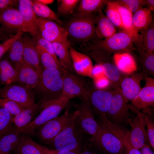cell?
I'll list each match as a JSON object with an SVG mask.
<instances>
[{
  "label": "cell",
  "instance_id": "40",
  "mask_svg": "<svg viewBox=\"0 0 154 154\" xmlns=\"http://www.w3.org/2000/svg\"><path fill=\"white\" fill-rule=\"evenodd\" d=\"M0 106L5 108L13 116L19 114L26 109L14 101L2 98H0Z\"/></svg>",
  "mask_w": 154,
  "mask_h": 154
},
{
  "label": "cell",
  "instance_id": "55",
  "mask_svg": "<svg viewBox=\"0 0 154 154\" xmlns=\"http://www.w3.org/2000/svg\"><path fill=\"white\" fill-rule=\"evenodd\" d=\"M41 3L47 5L52 3L54 1L53 0H38Z\"/></svg>",
  "mask_w": 154,
  "mask_h": 154
},
{
  "label": "cell",
  "instance_id": "31",
  "mask_svg": "<svg viewBox=\"0 0 154 154\" xmlns=\"http://www.w3.org/2000/svg\"><path fill=\"white\" fill-rule=\"evenodd\" d=\"M119 12L125 30L131 34L135 39V43L138 42L139 33L134 28L132 24V12L123 6L111 1Z\"/></svg>",
  "mask_w": 154,
  "mask_h": 154
},
{
  "label": "cell",
  "instance_id": "54",
  "mask_svg": "<svg viewBox=\"0 0 154 154\" xmlns=\"http://www.w3.org/2000/svg\"><path fill=\"white\" fill-rule=\"evenodd\" d=\"M146 4L147 5L149 9L151 11H154V0H146Z\"/></svg>",
  "mask_w": 154,
  "mask_h": 154
},
{
  "label": "cell",
  "instance_id": "43",
  "mask_svg": "<svg viewBox=\"0 0 154 154\" xmlns=\"http://www.w3.org/2000/svg\"><path fill=\"white\" fill-rule=\"evenodd\" d=\"M33 39L36 44L44 48L51 54L57 61L59 62L54 52L52 42L43 38L41 34L33 37Z\"/></svg>",
  "mask_w": 154,
  "mask_h": 154
},
{
  "label": "cell",
  "instance_id": "15",
  "mask_svg": "<svg viewBox=\"0 0 154 154\" xmlns=\"http://www.w3.org/2000/svg\"><path fill=\"white\" fill-rule=\"evenodd\" d=\"M132 119H130L129 124L131 127L129 132L130 143L133 147L139 149L147 145L145 128V114L140 112Z\"/></svg>",
  "mask_w": 154,
  "mask_h": 154
},
{
  "label": "cell",
  "instance_id": "39",
  "mask_svg": "<svg viewBox=\"0 0 154 154\" xmlns=\"http://www.w3.org/2000/svg\"><path fill=\"white\" fill-rule=\"evenodd\" d=\"M69 50L74 71L80 75L88 76L87 72L81 63L78 55L79 52L71 46L69 47Z\"/></svg>",
  "mask_w": 154,
  "mask_h": 154
},
{
  "label": "cell",
  "instance_id": "2",
  "mask_svg": "<svg viewBox=\"0 0 154 154\" xmlns=\"http://www.w3.org/2000/svg\"><path fill=\"white\" fill-rule=\"evenodd\" d=\"M103 40L93 39L88 46L95 48L110 54L129 52L136 50L134 46L135 39L125 30H121Z\"/></svg>",
  "mask_w": 154,
  "mask_h": 154
},
{
  "label": "cell",
  "instance_id": "21",
  "mask_svg": "<svg viewBox=\"0 0 154 154\" xmlns=\"http://www.w3.org/2000/svg\"><path fill=\"white\" fill-rule=\"evenodd\" d=\"M22 135L19 128L13 124L0 136V151L7 153L15 151Z\"/></svg>",
  "mask_w": 154,
  "mask_h": 154
},
{
  "label": "cell",
  "instance_id": "32",
  "mask_svg": "<svg viewBox=\"0 0 154 154\" xmlns=\"http://www.w3.org/2000/svg\"><path fill=\"white\" fill-rule=\"evenodd\" d=\"M106 0H82L80 1L77 12L74 15H84L96 13L106 4Z\"/></svg>",
  "mask_w": 154,
  "mask_h": 154
},
{
  "label": "cell",
  "instance_id": "25",
  "mask_svg": "<svg viewBox=\"0 0 154 154\" xmlns=\"http://www.w3.org/2000/svg\"><path fill=\"white\" fill-rule=\"evenodd\" d=\"M52 43L54 52L58 57L59 64L62 67L68 71L75 72L69 52L70 42H54Z\"/></svg>",
  "mask_w": 154,
  "mask_h": 154
},
{
  "label": "cell",
  "instance_id": "47",
  "mask_svg": "<svg viewBox=\"0 0 154 154\" xmlns=\"http://www.w3.org/2000/svg\"><path fill=\"white\" fill-rule=\"evenodd\" d=\"M78 55L81 63L87 74L88 76L91 78V73L93 67L91 59L85 54L79 52Z\"/></svg>",
  "mask_w": 154,
  "mask_h": 154
},
{
  "label": "cell",
  "instance_id": "7",
  "mask_svg": "<svg viewBox=\"0 0 154 154\" xmlns=\"http://www.w3.org/2000/svg\"><path fill=\"white\" fill-rule=\"evenodd\" d=\"M97 131L91 139L93 145L107 154H125L123 144L99 119Z\"/></svg>",
  "mask_w": 154,
  "mask_h": 154
},
{
  "label": "cell",
  "instance_id": "19",
  "mask_svg": "<svg viewBox=\"0 0 154 154\" xmlns=\"http://www.w3.org/2000/svg\"><path fill=\"white\" fill-rule=\"evenodd\" d=\"M19 11L23 19L27 30L33 37L40 35L37 22V17L35 13L32 5V1L19 0Z\"/></svg>",
  "mask_w": 154,
  "mask_h": 154
},
{
  "label": "cell",
  "instance_id": "36",
  "mask_svg": "<svg viewBox=\"0 0 154 154\" xmlns=\"http://www.w3.org/2000/svg\"><path fill=\"white\" fill-rule=\"evenodd\" d=\"M139 54V61L142 72L147 76H154V53L145 51Z\"/></svg>",
  "mask_w": 154,
  "mask_h": 154
},
{
  "label": "cell",
  "instance_id": "6",
  "mask_svg": "<svg viewBox=\"0 0 154 154\" xmlns=\"http://www.w3.org/2000/svg\"><path fill=\"white\" fill-rule=\"evenodd\" d=\"M74 116L69 123L49 144L58 151H74L82 149L81 133L74 123Z\"/></svg>",
  "mask_w": 154,
  "mask_h": 154
},
{
  "label": "cell",
  "instance_id": "18",
  "mask_svg": "<svg viewBox=\"0 0 154 154\" xmlns=\"http://www.w3.org/2000/svg\"><path fill=\"white\" fill-rule=\"evenodd\" d=\"M0 23L5 29L27 32L23 17L18 10L9 7L0 11Z\"/></svg>",
  "mask_w": 154,
  "mask_h": 154
},
{
  "label": "cell",
  "instance_id": "53",
  "mask_svg": "<svg viewBox=\"0 0 154 154\" xmlns=\"http://www.w3.org/2000/svg\"><path fill=\"white\" fill-rule=\"evenodd\" d=\"M141 154H154L150 147L147 145L139 149Z\"/></svg>",
  "mask_w": 154,
  "mask_h": 154
},
{
  "label": "cell",
  "instance_id": "14",
  "mask_svg": "<svg viewBox=\"0 0 154 154\" xmlns=\"http://www.w3.org/2000/svg\"><path fill=\"white\" fill-rule=\"evenodd\" d=\"M37 19L38 27L43 38L52 42H69L65 29L58 24L38 17Z\"/></svg>",
  "mask_w": 154,
  "mask_h": 154
},
{
  "label": "cell",
  "instance_id": "22",
  "mask_svg": "<svg viewBox=\"0 0 154 154\" xmlns=\"http://www.w3.org/2000/svg\"><path fill=\"white\" fill-rule=\"evenodd\" d=\"M54 151L38 144L29 136L22 134L14 151L17 154H53Z\"/></svg>",
  "mask_w": 154,
  "mask_h": 154
},
{
  "label": "cell",
  "instance_id": "30",
  "mask_svg": "<svg viewBox=\"0 0 154 154\" xmlns=\"http://www.w3.org/2000/svg\"><path fill=\"white\" fill-rule=\"evenodd\" d=\"M151 11L147 8L140 7L133 16V26L138 32L147 28L152 21Z\"/></svg>",
  "mask_w": 154,
  "mask_h": 154
},
{
  "label": "cell",
  "instance_id": "9",
  "mask_svg": "<svg viewBox=\"0 0 154 154\" xmlns=\"http://www.w3.org/2000/svg\"><path fill=\"white\" fill-rule=\"evenodd\" d=\"M74 112L67 110L61 115L45 123L36 130V135L41 142L49 144L67 125L73 117Z\"/></svg>",
  "mask_w": 154,
  "mask_h": 154
},
{
  "label": "cell",
  "instance_id": "48",
  "mask_svg": "<svg viewBox=\"0 0 154 154\" xmlns=\"http://www.w3.org/2000/svg\"><path fill=\"white\" fill-rule=\"evenodd\" d=\"M93 80L94 85L97 89L105 90L106 88L110 86L109 80L105 75Z\"/></svg>",
  "mask_w": 154,
  "mask_h": 154
},
{
  "label": "cell",
  "instance_id": "38",
  "mask_svg": "<svg viewBox=\"0 0 154 154\" xmlns=\"http://www.w3.org/2000/svg\"><path fill=\"white\" fill-rule=\"evenodd\" d=\"M14 116L6 109L0 106V136L13 123Z\"/></svg>",
  "mask_w": 154,
  "mask_h": 154
},
{
  "label": "cell",
  "instance_id": "56",
  "mask_svg": "<svg viewBox=\"0 0 154 154\" xmlns=\"http://www.w3.org/2000/svg\"><path fill=\"white\" fill-rule=\"evenodd\" d=\"M3 31L2 29L0 27V40L1 38V37L2 35V34L3 33Z\"/></svg>",
  "mask_w": 154,
  "mask_h": 154
},
{
  "label": "cell",
  "instance_id": "49",
  "mask_svg": "<svg viewBox=\"0 0 154 154\" xmlns=\"http://www.w3.org/2000/svg\"><path fill=\"white\" fill-rule=\"evenodd\" d=\"M104 75L102 67L98 64L93 66L91 73V78L93 79Z\"/></svg>",
  "mask_w": 154,
  "mask_h": 154
},
{
  "label": "cell",
  "instance_id": "4",
  "mask_svg": "<svg viewBox=\"0 0 154 154\" xmlns=\"http://www.w3.org/2000/svg\"><path fill=\"white\" fill-rule=\"evenodd\" d=\"M95 27L96 15L93 13L74 15L65 29L68 36L76 41L86 42L95 39Z\"/></svg>",
  "mask_w": 154,
  "mask_h": 154
},
{
  "label": "cell",
  "instance_id": "26",
  "mask_svg": "<svg viewBox=\"0 0 154 154\" xmlns=\"http://www.w3.org/2000/svg\"><path fill=\"white\" fill-rule=\"evenodd\" d=\"M113 58L115 64L120 72L125 74H129L137 70L136 62L129 52L115 54Z\"/></svg>",
  "mask_w": 154,
  "mask_h": 154
},
{
  "label": "cell",
  "instance_id": "5",
  "mask_svg": "<svg viewBox=\"0 0 154 154\" xmlns=\"http://www.w3.org/2000/svg\"><path fill=\"white\" fill-rule=\"evenodd\" d=\"M85 54L100 66L105 76L109 80L114 90H120L121 74L115 65L112 54L88 46Z\"/></svg>",
  "mask_w": 154,
  "mask_h": 154
},
{
  "label": "cell",
  "instance_id": "24",
  "mask_svg": "<svg viewBox=\"0 0 154 154\" xmlns=\"http://www.w3.org/2000/svg\"><path fill=\"white\" fill-rule=\"evenodd\" d=\"M96 15L95 32L100 39L107 38L117 33L116 27L101 10Z\"/></svg>",
  "mask_w": 154,
  "mask_h": 154
},
{
  "label": "cell",
  "instance_id": "17",
  "mask_svg": "<svg viewBox=\"0 0 154 154\" xmlns=\"http://www.w3.org/2000/svg\"><path fill=\"white\" fill-rule=\"evenodd\" d=\"M145 74L143 72H133L129 74L121 75L120 81L121 91L128 102L132 101L137 96L141 88V83L144 79Z\"/></svg>",
  "mask_w": 154,
  "mask_h": 154
},
{
  "label": "cell",
  "instance_id": "51",
  "mask_svg": "<svg viewBox=\"0 0 154 154\" xmlns=\"http://www.w3.org/2000/svg\"><path fill=\"white\" fill-rule=\"evenodd\" d=\"M90 145H83L80 154H98L90 146Z\"/></svg>",
  "mask_w": 154,
  "mask_h": 154
},
{
  "label": "cell",
  "instance_id": "35",
  "mask_svg": "<svg viewBox=\"0 0 154 154\" xmlns=\"http://www.w3.org/2000/svg\"><path fill=\"white\" fill-rule=\"evenodd\" d=\"M36 45L41 65L44 68H56L64 72L67 71L63 69L59 62L44 48L38 45Z\"/></svg>",
  "mask_w": 154,
  "mask_h": 154
},
{
  "label": "cell",
  "instance_id": "33",
  "mask_svg": "<svg viewBox=\"0 0 154 154\" xmlns=\"http://www.w3.org/2000/svg\"><path fill=\"white\" fill-rule=\"evenodd\" d=\"M32 1L33 8L37 16L54 21L59 24H62L61 20L47 5L41 3L38 0Z\"/></svg>",
  "mask_w": 154,
  "mask_h": 154
},
{
  "label": "cell",
  "instance_id": "41",
  "mask_svg": "<svg viewBox=\"0 0 154 154\" xmlns=\"http://www.w3.org/2000/svg\"><path fill=\"white\" fill-rule=\"evenodd\" d=\"M57 10L59 13L67 15L71 13L80 1L78 0H58Z\"/></svg>",
  "mask_w": 154,
  "mask_h": 154
},
{
  "label": "cell",
  "instance_id": "16",
  "mask_svg": "<svg viewBox=\"0 0 154 154\" xmlns=\"http://www.w3.org/2000/svg\"><path fill=\"white\" fill-rule=\"evenodd\" d=\"M144 79V86L130 104V109L137 114L154 104V79L145 74Z\"/></svg>",
  "mask_w": 154,
  "mask_h": 154
},
{
  "label": "cell",
  "instance_id": "3",
  "mask_svg": "<svg viewBox=\"0 0 154 154\" xmlns=\"http://www.w3.org/2000/svg\"><path fill=\"white\" fill-rule=\"evenodd\" d=\"M69 100L60 97L59 98L40 104L41 112L35 118L25 126L19 128L25 135H33L43 124L57 117L67 106Z\"/></svg>",
  "mask_w": 154,
  "mask_h": 154
},
{
  "label": "cell",
  "instance_id": "8",
  "mask_svg": "<svg viewBox=\"0 0 154 154\" xmlns=\"http://www.w3.org/2000/svg\"><path fill=\"white\" fill-rule=\"evenodd\" d=\"M113 98L106 116L112 124L122 126L129 124L130 104L122 95L120 90H112Z\"/></svg>",
  "mask_w": 154,
  "mask_h": 154
},
{
  "label": "cell",
  "instance_id": "29",
  "mask_svg": "<svg viewBox=\"0 0 154 154\" xmlns=\"http://www.w3.org/2000/svg\"><path fill=\"white\" fill-rule=\"evenodd\" d=\"M41 110L40 104L39 102L25 109L19 114L14 116L13 123L18 128H21L31 121Z\"/></svg>",
  "mask_w": 154,
  "mask_h": 154
},
{
  "label": "cell",
  "instance_id": "50",
  "mask_svg": "<svg viewBox=\"0 0 154 154\" xmlns=\"http://www.w3.org/2000/svg\"><path fill=\"white\" fill-rule=\"evenodd\" d=\"M18 3L17 0H0V11L8 7H13Z\"/></svg>",
  "mask_w": 154,
  "mask_h": 154
},
{
  "label": "cell",
  "instance_id": "45",
  "mask_svg": "<svg viewBox=\"0 0 154 154\" xmlns=\"http://www.w3.org/2000/svg\"><path fill=\"white\" fill-rule=\"evenodd\" d=\"M23 32L21 31H18L14 35L0 44V59L3 54L8 51L13 42L22 36Z\"/></svg>",
  "mask_w": 154,
  "mask_h": 154
},
{
  "label": "cell",
  "instance_id": "37",
  "mask_svg": "<svg viewBox=\"0 0 154 154\" xmlns=\"http://www.w3.org/2000/svg\"><path fill=\"white\" fill-rule=\"evenodd\" d=\"M106 16L114 26L121 30H125L120 14L111 1L106 3Z\"/></svg>",
  "mask_w": 154,
  "mask_h": 154
},
{
  "label": "cell",
  "instance_id": "42",
  "mask_svg": "<svg viewBox=\"0 0 154 154\" xmlns=\"http://www.w3.org/2000/svg\"><path fill=\"white\" fill-rule=\"evenodd\" d=\"M116 3L125 7L132 13L135 12L140 7L146 4L145 0H117L113 1Z\"/></svg>",
  "mask_w": 154,
  "mask_h": 154
},
{
  "label": "cell",
  "instance_id": "46",
  "mask_svg": "<svg viewBox=\"0 0 154 154\" xmlns=\"http://www.w3.org/2000/svg\"><path fill=\"white\" fill-rule=\"evenodd\" d=\"M129 132L120 139L123 146L125 154H141L139 149L133 147L131 145L129 138Z\"/></svg>",
  "mask_w": 154,
  "mask_h": 154
},
{
  "label": "cell",
  "instance_id": "52",
  "mask_svg": "<svg viewBox=\"0 0 154 154\" xmlns=\"http://www.w3.org/2000/svg\"><path fill=\"white\" fill-rule=\"evenodd\" d=\"M82 150V149L74 151H58L55 150L53 154H80Z\"/></svg>",
  "mask_w": 154,
  "mask_h": 154
},
{
  "label": "cell",
  "instance_id": "10",
  "mask_svg": "<svg viewBox=\"0 0 154 154\" xmlns=\"http://www.w3.org/2000/svg\"><path fill=\"white\" fill-rule=\"evenodd\" d=\"M90 83L75 72L66 71L63 75L62 92L61 97L69 100L76 97L84 100Z\"/></svg>",
  "mask_w": 154,
  "mask_h": 154
},
{
  "label": "cell",
  "instance_id": "11",
  "mask_svg": "<svg viewBox=\"0 0 154 154\" xmlns=\"http://www.w3.org/2000/svg\"><path fill=\"white\" fill-rule=\"evenodd\" d=\"M76 107L74 118L75 126L81 133L94 136L97 131L98 124L90 105L87 101L82 100Z\"/></svg>",
  "mask_w": 154,
  "mask_h": 154
},
{
  "label": "cell",
  "instance_id": "12",
  "mask_svg": "<svg viewBox=\"0 0 154 154\" xmlns=\"http://www.w3.org/2000/svg\"><path fill=\"white\" fill-rule=\"evenodd\" d=\"M0 98L12 100L25 108L35 104L33 89L19 84L5 85L0 88Z\"/></svg>",
  "mask_w": 154,
  "mask_h": 154
},
{
  "label": "cell",
  "instance_id": "13",
  "mask_svg": "<svg viewBox=\"0 0 154 154\" xmlns=\"http://www.w3.org/2000/svg\"><path fill=\"white\" fill-rule=\"evenodd\" d=\"M113 98L112 91L96 88L90 83L84 100L88 101L94 113L98 115L107 112Z\"/></svg>",
  "mask_w": 154,
  "mask_h": 154
},
{
  "label": "cell",
  "instance_id": "27",
  "mask_svg": "<svg viewBox=\"0 0 154 154\" xmlns=\"http://www.w3.org/2000/svg\"><path fill=\"white\" fill-rule=\"evenodd\" d=\"M138 41L136 45L140 53L145 51L153 53L154 51V23L153 20L148 27L140 31Z\"/></svg>",
  "mask_w": 154,
  "mask_h": 154
},
{
  "label": "cell",
  "instance_id": "20",
  "mask_svg": "<svg viewBox=\"0 0 154 154\" xmlns=\"http://www.w3.org/2000/svg\"><path fill=\"white\" fill-rule=\"evenodd\" d=\"M17 72L16 82L32 89L38 84L39 74L33 66L24 60L15 67Z\"/></svg>",
  "mask_w": 154,
  "mask_h": 154
},
{
  "label": "cell",
  "instance_id": "1",
  "mask_svg": "<svg viewBox=\"0 0 154 154\" xmlns=\"http://www.w3.org/2000/svg\"><path fill=\"white\" fill-rule=\"evenodd\" d=\"M64 72L56 68H44L41 65L38 81L35 88L42 96L39 102L40 103L61 97L62 92L63 75Z\"/></svg>",
  "mask_w": 154,
  "mask_h": 154
},
{
  "label": "cell",
  "instance_id": "28",
  "mask_svg": "<svg viewBox=\"0 0 154 154\" xmlns=\"http://www.w3.org/2000/svg\"><path fill=\"white\" fill-rule=\"evenodd\" d=\"M17 72L14 66L8 58L0 60V81L5 85L16 82Z\"/></svg>",
  "mask_w": 154,
  "mask_h": 154
},
{
  "label": "cell",
  "instance_id": "44",
  "mask_svg": "<svg viewBox=\"0 0 154 154\" xmlns=\"http://www.w3.org/2000/svg\"><path fill=\"white\" fill-rule=\"evenodd\" d=\"M144 114L145 125L147 127L146 130L148 142L151 147L154 149V123L151 115L148 114Z\"/></svg>",
  "mask_w": 154,
  "mask_h": 154
},
{
  "label": "cell",
  "instance_id": "34",
  "mask_svg": "<svg viewBox=\"0 0 154 154\" xmlns=\"http://www.w3.org/2000/svg\"><path fill=\"white\" fill-rule=\"evenodd\" d=\"M23 43L22 36L15 40L8 51V59L15 67L23 61Z\"/></svg>",
  "mask_w": 154,
  "mask_h": 154
},
{
  "label": "cell",
  "instance_id": "23",
  "mask_svg": "<svg viewBox=\"0 0 154 154\" xmlns=\"http://www.w3.org/2000/svg\"><path fill=\"white\" fill-rule=\"evenodd\" d=\"M23 43V59L38 72L40 71L41 65L36 44L33 40L28 36L22 37Z\"/></svg>",
  "mask_w": 154,
  "mask_h": 154
},
{
  "label": "cell",
  "instance_id": "57",
  "mask_svg": "<svg viewBox=\"0 0 154 154\" xmlns=\"http://www.w3.org/2000/svg\"><path fill=\"white\" fill-rule=\"evenodd\" d=\"M0 154H11L10 153H5L0 151Z\"/></svg>",
  "mask_w": 154,
  "mask_h": 154
}]
</instances>
